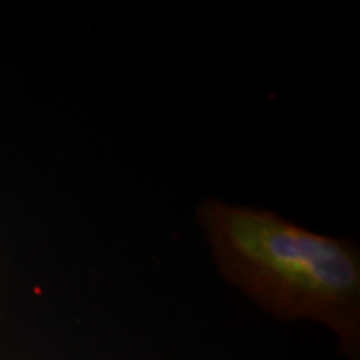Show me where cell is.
<instances>
[{"label": "cell", "instance_id": "obj_1", "mask_svg": "<svg viewBox=\"0 0 360 360\" xmlns=\"http://www.w3.org/2000/svg\"><path fill=\"white\" fill-rule=\"evenodd\" d=\"M196 222L226 283L274 319L328 328L348 360H360V250L352 240L214 198L198 206Z\"/></svg>", "mask_w": 360, "mask_h": 360}]
</instances>
